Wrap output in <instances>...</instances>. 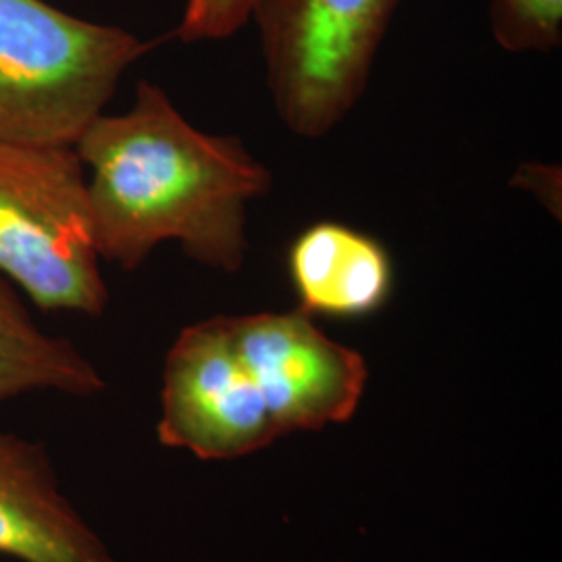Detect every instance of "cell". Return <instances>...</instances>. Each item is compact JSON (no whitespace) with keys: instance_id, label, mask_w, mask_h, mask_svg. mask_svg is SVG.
Masks as SVG:
<instances>
[{"instance_id":"cell-6","label":"cell","mask_w":562,"mask_h":562,"mask_svg":"<svg viewBox=\"0 0 562 562\" xmlns=\"http://www.w3.org/2000/svg\"><path fill=\"white\" fill-rule=\"evenodd\" d=\"M229 329L280 436L355 415L367 364L357 350L327 338L308 313L229 317Z\"/></svg>"},{"instance_id":"cell-5","label":"cell","mask_w":562,"mask_h":562,"mask_svg":"<svg viewBox=\"0 0 562 562\" xmlns=\"http://www.w3.org/2000/svg\"><path fill=\"white\" fill-rule=\"evenodd\" d=\"M159 440L204 461L250 454L280 434L229 329V317L190 325L162 371Z\"/></svg>"},{"instance_id":"cell-3","label":"cell","mask_w":562,"mask_h":562,"mask_svg":"<svg viewBox=\"0 0 562 562\" xmlns=\"http://www.w3.org/2000/svg\"><path fill=\"white\" fill-rule=\"evenodd\" d=\"M99 259L76 146L0 140V276L42 311L101 315Z\"/></svg>"},{"instance_id":"cell-11","label":"cell","mask_w":562,"mask_h":562,"mask_svg":"<svg viewBox=\"0 0 562 562\" xmlns=\"http://www.w3.org/2000/svg\"><path fill=\"white\" fill-rule=\"evenodd\" d=\"M255 0H188L176 38L181 42L223 41L241 30Z\"/></svg>"},{"instance_id":"cell-7","label":"cell","mask_w":562,"mask_h":562,"mask_svg":"<svg viewBox=\"0 0 562 562\" xmlns=\"http://www.w3.org/2000/svg\"><path fill=\"white\" fill-rule=\"evenodd\" d=\"M0 557L20 562H115L63 496L41 443L0 431Z\"/></svg>"},{"instance_id":"cell-1","label":"cell","mask_w":562,"mask_h":562,"mask_svg":"<svg viewBox=\"0 0 562 562\" xmlns=\"http://www.w3.org/2000/svg\"><path fill=\"white\" fill-rule=\"evenodd\" d=\"M90 167L88 202L99 257L132 271L161 241L213 269L246 257V209L271 173L238 138L211 136L181 117L159 86L140 81L123 115H99L76 142Z\"/></svg>"},{"instance_id":"cell-4","label":"cell","mask_w":562,"mask_h":562,"mask_svg":"<svg viewBox=\"0 0 562 562\" xmlns=\"http://www.w3.org/2000/svg\"><path fill=\"white\" fill-rule=\"evenodd\" d=\"M401 0H255L267 81L281 121L306 138L359 102Z\"/></svg>"},{"instance_id":"cell-10","label":"cell","mask_w":562,"mask_h":562,"mask_svg":"<svg viewBox=\"0 0 562 562\" xmlns=\"http://www.w3.org/2000/svg\"><path fill=\"white\" fill-rule=\"evenodd\" d=\"M494 38L510 53L554 50L562 41V0H490Z\"/></svg>"},{"instance_id":"cell-9","label":"cell","mask_w":562,"mask_h":562,"mask_svg":"<svg viewBox=\"0 0 562 562\" xmlns=\"http://www.w3.org/2000/svg\"><path fill=\"white\" fill-rule=\"evenodd\" d=\"M102 387L92 362L71 341L44 334L0 276V401L36 390L92 396Z\"/></svg>"},{"instance_id":"cell-2","label":"cell","mask_w":562,"mask_h":562,"mask_svg":"<svg viewBox=\"0 0 562 562\" xmlns=\"http://www.w3.org/2000/svg\"><path fill=\"white\" fill-rule=\"evenodd\" d=\"M150 46L44 0H0V140L76 146Z\"/></svg>"},{"instance_id":"cell-8","label":"cell","mask_w":562,"mask_h":562,"mask_svg":"<svg viewBox=\"0 0 562 562\" xmlns=\"http://www.w3.org/2000/svg\"><path fill=\"white\" fill-rule=\"evenodd\" d=\"M290 276L304 313L361 317L392 290V262L380 241L341 223H315L290 248Z\"/></svg>"}]
</instances>
